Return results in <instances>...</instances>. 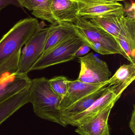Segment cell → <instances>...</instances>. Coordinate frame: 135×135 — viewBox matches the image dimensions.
Listing matches in <instances>:
<instances>
[{
	"label": "cell",
	"instance_id": "cell-1",
	"mask_svg": "<svg viewBox=\"0 0 135 135\" xmlns=\"http://www.w3.org/2000/svg\"><path fill=\"white\" fill-rule=\"evenodd\" d=\"M62 23L73 31L84 45L97 53L103 55L118 54L128 60L127 55L115 38L89 19L78 16L75 23Z\"/></svg>",
	"mask_w": 135,
	"mask_h": 135
},
{
	"label": "cell",
	"instance_id": "cell-2",
	"mask_svg": "<svg viewBox=\"0 0 135 135\" xmlns=\"http://www.w3.org/2000/svg\"><path fill=\"white\" fill-rule=\"evenodd\" d=\"M30 102L35 115L43 119L65 127L61 118L59 98L52 89L45 77L31 79Z\"/></svg>",
	"mask_w": 135,
	"mask_h": 135
},
{
	"label": "cell",
	"instance_id": "cell-3",
	"mask_svg": "<svg viewBox=\"0 0 135 135\" xmlns=\"http://www.w3.org/2000/svg\"><path fill=\"white\" fill-rule=\"evenodd\" d=\"M45 25L34 18L21 20L16 23L0 40V65L21 49L37 30Z\"/></svg>",
	"mask_w": 135,
	"mask_h": 135
},
{
	"label": "cell",
	"instance_id": "cell-4",
	"mask_svg": "<svg viewBox=\"0 0 135 135\" xmlns=\"http://www.w3.org/2000/svg\"><path fill=\"white\" fill-rule=\"evenodd\" d=\"M83 45V42L74 32L43 55L32 68L31 71L43 70L73 60L76 58L75 54Z\"/></svg>",
	"mask_w": 135,
	"mask_h": 135
},
{
	"label": "cell",
	"instance_id": "cell-5",
	"mask_svg": "<svg viewBox=\"0 0 135 135\" xmlns=\"http://www.w3.org/2000/svg\"><path fill=\"white\" fill-rule=\"evenodd\" d=\"M40 28L25 44L19 58L17 74H27L40 58L51 25L48 27Z\"/></svg>",
	"mask_w": 135,
	"mask_h": 135
},
{
	"label": "cell",
	"instance_id": "cell-6",
	"mask_svg": "<svg viewBox=\"0 0 135 135\" xmlns=\"http://www.w3.org/2000/svg\"><path fill=\"white\" fill-rule=\"evenodd\" d=\"M77 58L81 64L78 81L86 83H99L110 79L111 72L108 64L97 57L93 52Z\"/></svg>",
	"mask_w": 135,
	"mask_h": 135
},
{
	"label": "cell",
	"instance_id": "cell-7",
	"mask_svg": "<svg viewBox=\"0 0 135 135\" xmlns=\"http://www.w3.org/2000/svg\"><path fill=\"white\" fill-rule=\"evenodd\" d=\"M77 15L86 19L124 12L123 4L113 0H75Z\"/></svg>",
	"mask_w": 135,
	"mask_h": 135
},
{
	"label": "cell",
	"instance_id": "cell-8",
	"mask_svg": "<svg viewBox=\"0 0 135 135\" xmlns=\"http://www.w3.org/2000/svg\"><path fill=\"white\" fill-rule=\"evenodd\" d=\"M120 97L115 98L90 120L78 126L75 132L80 135H110L109 117L112 109Z\"/></svg>",
	"mask_w": 135,
	"mask_h": 135
},
{
	"label": "cell",
	"instance_id": "cell-9",
	"mask_svg": "<svg viewBox=\"0 0 135 135\" xmlns=\"http://www.w3.org/2000/svg\"><path fill=\"white\" fill-rule=\"evenodd\" d=\"M108 81L99 83H86L80 81L77 79L70 81L67 93L60 102V111L65 109L88 94L101 87L108 85Z\"/></svg>",
	"mask_w": 135,
	"mask_h": 135
},
{
	"label": "cell",
	"instance_id": "cell-10",
	"mask_svg": "<svg viewBox=\"0 0 135 135\" xmlns=\"http://www.w3.org/2000/svg\"><path fill=\"white\" fill-rule=\"evenodd\" d=\"M104 94L94 102L89 108L81 113L76 115L67 120L66 125L77 127L90 120L105 108L113 100L122 94L116 95L110 86Z\"/></svg>",
	"mask_w": 135,
	"mask_h": 135
},
{
	"label": "cell",
	"instance_id": "cell-11",
	"mask_svg": "<svg viewBox=\"0 0 135 135\" xmlns=\"http://www.w3.org/2000/svg\"><path fill=\"white\" fill-rule=\"evenodd\" d=\"M116 40L127 55L128 61L135 64V17L125 15L119 35Z\"/></svg>",
	"mask_w": 135,
	"mask_h": 135
},
{
	"label": "cell",
	"instance_id": "cell-12",
	"mask_svg": "<svg viewBox=\"0 0 135 135\" xmlns=\"http://www.w3.org/2000/svg\"><path fill=\"white\" fill-rule=\"evenodd\" d=\"M31 79L27 74H11L0 80V104L13 95L29 88Z\"/></svg>",
	"mask_w": 135,
	"mask_h": 135
},
{
	"label": "cell",
	"instance_id": "cell-13",
	"mask_svg": "<svg viewBox=\"0 0 135 135\" xmlns=\"http://www.w3.org/2000/svg\"><path fill=\"white\" fill-rule=\"evenodd\" d=\"M78 6L75 0H51V14L58 23H75L77 19Z\"/></svg>",
	"mask_w": 135,
	"mask_h": 135
},
{
	"label": "cell",
	"instance_id": "cell-14",
	"mask_svg": "<svg viewBox=\"0 0 135 135\" xmlns=\"http://www.w3.org/2000/svg\"><path fill=\"white\" fill-rule=\"evenodd\" d=\"M108 88V85L101 87L85 96L65 109L60 111L62 121L65 127L66 126V123L67 120L89 108L95 102L107 92Z\"/></svg>",
	"mask_w": 135,
	"mask_h": 135
},
{
	"label": "cell",
	"instance_id": "cell-15",
	"mask_svg": "<svg viewBox=\"0 0 135 135\" xmlns=\"http://www.w3.org/2000/svg\"><path fill=\"white\" fill-rule=\"evenodd\" d=\"M135 79V64L131 63L121 66L108 81V86L111 87L116 95L123 92Z\"/></svg>",
	"mask_w": 135,
	"mask_h": 135
},
{
	"label": "cell",
	"instance_id": "cell-16",
	"mask_svg": "<svg viewBox=\"0 0 135 135\" xmlns=\"http://www.w3.org/2000/svg\"><path fill=\"white\" fill-rule=\"evenodd\" d=\"M30 102L29 88L23 90L0 104V125Z\"/></svg>",
	"mask_w": 135,
	"mask_h": 135
},
{
	"label": "cell",
	"instance_id": "cell-17",
	"mask_svg": "<svg viewBox=\"0 0 135 135\" xmlns=\"http://www.w3.org/2000/svg\"><path fill=\"white\" fill-rule=\"evenodd\" d=\"M124 16L125 12H124L94 17L89 20L111 35L116 40L119 35Z\"/></svg>",
	"mask_w": 135,
	"mask_h": 135
},
{
	"label": "cell",
	"instance_id": "cell-18",
	"mask_svg": "<svg viewBox=\"0 0 135 135\" xmlns=\"http://www.w3.org/2000/svg\"><path fill=\"white\" fill-rule=\"evenodd\" d=\"M73 33V31L70 27L63 23L58 24L56 23L51 24L43 55L54 47L66 37Z\"/></svg>",
	"mask_w": 135,
	"mask_h": 135
},
{
	"label": "cell",
	"instance_id": "cell-19",
	"mask_svg": "<svg viewBox=\"0 0 135 135\" xmlns=\"http://www.w3.org/2000/svg\"><path fill=\"white\" fill-rule=\"evenodd\" d=\"M69 81L66 77L63 75L55 76L48 79L52 89L59 98L61 101L67 93Z\"/></svg>",
	"mask_w": 135,
	"mask_h": 135
},
{
	"label": "cell",
	"instance_id": "cell-20",
	"mask_svg": "<svg viewBox=\"0 0 135 135\" xmlns=\"http://www.w3.org/2000/svg\"><path fill=\"white\" fill-rule=\"evenodd\" d=\"M21 7L27 8L32 11L42 12L47 10L51 0H17Z\"/></svg>",
	"mask_w": 135,
	"mask_h": 135
},
{
	"label": "cell",
	"instance_id": "cell-21",
	"mask_svg": "<svg viewBox=\"0 0 135 135\" xmlns=\"http://www.w3.org/2000/svg\"><path fill=\"white\" fill-rule=\"evenodd\" d=\"M10 5H13L17 7H21L17 0H0V9H2Z\"/></svg>",
	"mask_w": 135,
	"mask_h": 135
},
{
	"label": "cell",
	"instance_id": "cell-22",
	"mask_svg": "<svg viewBox=\"0 0 135 135\" xmlns=\"http://www.w3.org/2000/svg\"><path fill=\"white\" fill-rule=\"evenodd\" d=\"M90 50V48L89 47L86 45H83L79 48V50L75 54V57L77 58L78 57H81L82 55H86L88 54Z\"/></svg>",
	"mask_w": 135,
	"mask_h": 135
},
{
	"label": "cell",
	"instance_id": "cell-23",
	"mask_svg": "<svg viewBox=\"0 0 135 135\" xmlns=\"http://www.w3.org/2000/svg\"><path fill=\"white\" fill-rule=\"evenodd\" d=\"M135 106L134 105V109L132 114L131 118L130 120L129 123V127L131 130L133 132L134 135L135 134Z\"/></svg>",
	"mask_w": 135,
	"mask_h": 135
},
{
	"label": "cell",
	"instance_id": "cell-24",
	"mask_svg": "<svg viewBox=\"0 0 135 135\" xmlns=\"http://www.w3.org/2000/svg\"><path fill=\"white\" fill-rule=\"evenodd\" d=\"M113 1H115L118 2L122 1H126V0H113Z\"/></svg>",
	"mask_w": 135,
	"mask_h": 135
},
{
	"label": "cell",
	"instance_id": "cell-25",
	"mask_svg": "<svg viewBox=\"0 0 135 135\" xmlns=\"http://www.w3.org/2000/svg\"><path fill=\"white\" fill-rule=\"evenodd\" d=\"M1 9H0V12H1Z\"/></svg>",
	"mask_w": 135,
	"mask_h": 135
}]
</instances>
